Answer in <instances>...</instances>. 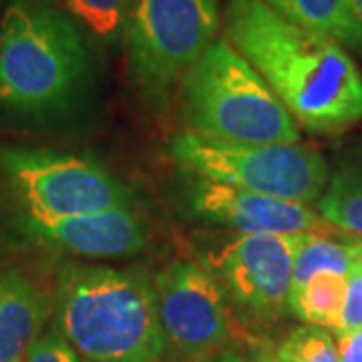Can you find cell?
<instances>
[{"label": "cell", "instance_id": "3957f363", "mask_svg": "<svg viewBox=\"0 0 362 362\" xmlns=\"http://www.w3.org/2000/svg\"><path fill=\"white\" fill-rule=\"evenodd\" d=\"M90 69L83 30L57 0H11L0 21V105L47 111L66 105Z\"/></svg>", "mask_w": 362, "mask_h": 362}, {"label": "cell", "instance_id": "277c9868", "mask_svg": "<svg viewBox=\"0 0 362 362\" xmlns=\"http://www.w3.org/2000/svg\"><path fill=\"white\" fill-rule=\"evenodd\" d=\"M185 131L226 143H298L300 129L258 71L216 37L181 81Z\"/></svg>", "mask_w": 362, "mask_h": 362}, {"label": "cell", "instance_id": "7a4b0ae2", "mask_svg": "<svg viewBox=\"0 0 362 362\" xmlns=\"http://www.w3.org/2000/svg\"><path fill=\"white\" fill-rule=\"evenodd\" d=\"M54 328L85 362H157L165 350L156 288L113 268L71 266L61 274Z\"/></svg>", "mask_w": 362, "mask_h": 362}, {"label": "cell", "instance_id": "cb8c5ba5", "mask_svg": "<svg viewBox=\"0 0 362 362\" xmlns=\"http://www.w3.org/2000/svg\"><path fill=\"white\" fill-rule=\"evenodd\" d=\"M256 362H278V358H274V356H266V354H264V356H259Z\"/></svg>", "mask_w": 362, "mask_h": 362}, {"label": "cell", "instance_id": "ffe728a7", "mask_svg": "<svg viewBox=\"0 0 362 362\" xmlns=\"http://www.w3.org/2000/svg\"><path fill=\"white\" fill-rule=\"evenodd\" d=\"M25 362H78L75 350L69 346L65 338L57 332L40 337L28 350Z\"/></svg>", "mask_w": 362, "mask_h": 362}, {"label": "cell", "instance_id": "7c38bea8", "mask_svg": "<svg viewBox=\"0 0 362 362\" xmlns=\"http://www.w3.org/2000/svg\"><path fill=\"white\" fill-rule=\"evenodd\" d=\"M49 316V296L28 276L0 272V362H25Z\"/></svg>", "mask_w": 362, "mask_h": 362}, {"label": "cell", "instance_id": "8fae6325", "mask_svg": "<svg viewBox=\"0 0 362 362\" xmlns=\"http://www.w3.org/2000/svg\"><path fill=\"white\" fill-rule=\"evenodd\" d=\"M26 238L40 246L63 250L83 258H123L145 247L147 233L129 207L105 209L63 220L21 221Z\"/></svg>", "mask_w": 362, "mask_h": 362}, {"label": "cell", "instance_id": "ac0fdd59", "mask_svg": "<svg viewBox=\"0 0 362 362\" xmlns=\"http://www.w3.org/2000/svg\"><path fill=\"white\" fill-rule=\"evenodd\" d=\"M278 362H340L332 337L322 326L296 328L278 349Z\"/></svg>", "mask_w": 362, "mask_h": 362}, {"label": "cell", "instance_id": "8992f818", "mask_svg": "<svg viewBox=\"0 0 362 362\" xmlns=\"http://www.w3.org/2000/svg\"><path fill=\"white\" fill-rule=\"evenodd\" d=\"M218 28V0H129L123 37L137 89L153 103H163Z\"/></svg>", "mask_w": 362, "mask_h": 362}, {"label": "cell", "instance_id": "5bb4252c", "mask_svg": "<svg viewBox=\"0 0 362 362\" xmlns=\"http://www.w3.org/2000/svg\"><path fill=\"white\" fill-rule=\"evenodd\" d=\"M318 207L337 230L362 240V156L344 163L328 180Z\"/></svg>", "mask_w": 362, "mask_h": 362}, {"label": "cell", "instance_id": "30bf717a", "mask_svg": "<svg viewBox=\"0 0 362 362\" xmlns=\"http://www.w3.org/2000/svg\"><path fill=\"white\" fill-rule=\"evenodd\" d=\"M187 197L197 218L238 233L332 235L338 232L332 223L304 204L254 194L218 181L195 177L187 189Z\"/></svg>", "mask_w": 362, "mask_h": 362}, {"label": "cell", "instance_id": "4fadbf2b", "mask_svg": "<svg viewBox=\"0 0 362 362\" xmlns=\"http://www.w3.org/2000/svg\"><path fill=\"white\" fill-rule=\"evenodd\" d=\"M286 21L362 52V37L349 0H264Z\"/></svg>", "mask_w": 362, "mask_h": 362}, {"label": "cell", "instance_id": "e0dca14e", "mask_svg": "<svg viewBox=\"0 0 362 362\" xmlns=\"http://www.w3.org/2000/svg\"><path fill=\"white\" fill-rule=\"evenodd\" d=\"M65 11L101 42H115L125 28L129 0H61Z\"/></svg>", "mask_w": 362, "mask_h": 362}, {"label": "cell", "instance_id": "44dd1931", "mask_svg": "<svg viewBox=\"0 0 362 362\" xmlns=\"http://www.w3.org/2000/svg\"><path fill=\"white\" fill-rule=\"evenodd\" d=\"M340 362H362V330L338 332Z\"/></svg>", "mask_w": 362, "mask_h": 362}, {"label": "cell", "instance_id": "7402d4cb", "mask_svg": "<svg viewBox=\"0 0 362 362\" xmlns=\"http://www.w3.org/2000/svg\"><path fill=\"white\" fill-rule=\"evenodd\" d=\"M350 254H352V262H354V270L362 272V240L350 242Z\"/></svg>", "mask_w": 362, "mask_h": 362}, {"label": "cell", "instance_id": "6da1fadb", "mask_svg": "<svg viewBox=\"0 0 362 362\" xmlns=\"http://www.w3.org/2000/svg\"><path fill=\"white\" fill-rule=\"evenodd\" d=\"M223 33L306 131L337 135L362 121V71L340 42L286 21L264 0H230Z\"/></svg>", "mask_w": 362, "mask_h": 362}, {"label": "cell", "instance_id": "9a60e30c", "mask_svg": "<svg viewBox=\"0 0 362 362\" xmlns=\"http://www.w3.org/2000/svg\"><path fill=\"white\" fill-rule=\"evenodd\" d=\"M346 298V276L318 274L290 296V312L312 326H328L338 330L340 314Z\"/></svg>", "mask_w": 362, "mask_h": 362}, {"label": "cell", "instance_id": "5b68a950", "mask_svg": "<svg viewBox=\"0 0 362 362\" xmlns=\"http://www.w3.org/2000/svg\"><path fill=\"white\" fill-rule=\"evenodd\" d=\"M169 157L197 180L304 206L320 202L330 180L322 153L302 143H226L181 131L169 141Z\"/></svg>", "mask_w": 362, "mask_h": 362}, {"label": "cell", "instance_id": "d6986e66", "mask_svg": "<svg viewBox=\"0 0 362 362\" xmlns=\"http://www.w3.org/2000/svg\"><path fill=\"white\" fill-rule=\"evenodd\" d=\"M362 330V272L352 270L346 276V298L337 332Z\"/></svg>", "mask_w": 362, "mask_h": 362}, {"label": "cell", "instance_id": "603a6c76", "mask_svg": "<svg viewBox=\"0 0 362 362\" xmlns=\"http://www.w3.org/2000/svg\"><path fill=\"white\" fill-rule=\"evenodd\" d=\"M350 8H352V14H354V21H356V26L361 30L362 37V0H349Z\"/></svg>", "mask_w": 362, "mask_h": 362}, {"label": "cell", "instance_id": "9c48e42d", "mask_svg": "<svg viewBox=\"0 0 362 362\" xmlns=\"http://www.w3.org/2000/svg\"><path fill=\"white\" fill-rule=\"evenodd\" d=\"M300 235L238 233L209 252V274L228 296L254 316L278 318L290 312L292 272Z\"/></svg>", "mask_w": 362, "mask_h": 362}, {"label": "cell", "instance_id": "ba28073f", "mask_svg": "<svg viewBox=\"0 0 362 362\" xmlns=\"http://www.w3.org/2000/svg\"><path fill=\"white\" fill-rule=\"evenodd\" d=\"M156 296L163 334L185 358L206 362L233 338V320L220 282L192 262L157 274Z\"/></svg>", "mask_w": 362, "mask_h": 362}, {"label": "cell", "instance_id": "52a82bcc", "mask_svg": "<svg viewBox=\"0 0 362 362\" xmlns=\"http://www.w3.org/2000/svg\"><path fill=\"white\" fill-rule=\"evenodd\" d=\"M0 169L28 220H63L129 204V189L87 157L45 149H2Z\"/></svg>", "mask_w": 362, "mask_h": 362}, {"label": "cell", "instance_id": "2e32d148", "mask_svg": "<svg viewBox=\"0 0 362 362\" xmlns=\"http://www.w3.org/2000/svg\"><path fill=\"white\" fill-rule=\"evenodd\" d=\"M352 270L354 262L350 254V242H337L330 235L320 233L300 235L292 272V292L318 274L349 276Z\"/></svg>", "mask_w": 362, "mask_h": 362}]
</instances>
